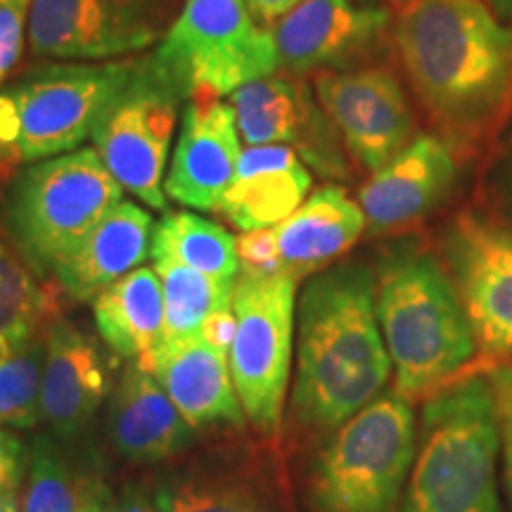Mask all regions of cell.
<instances>
[{
    "instance_id": "obj_1",
    "label": "cell",
    "mask_w": 512,
    "mask_h": 512,
    "mask_svg": "<svg viewBox=\"0 0 512 512\" xmlns=\"http://www.w3.org/2000/svg\"><path fill=\"white\" fill-rule=\"evenodd\" d=\"M394 43L415 95L446 138H489L512 110V29L484 0H408Z\"/></svg>"
},
{
    "instance_id": "obj_2",
    "label": "cell",
    "mask_w": 512,
    "mask_h": 512,
    "mask_svg": "<svg viewBox=\"0 0 512 512\" xmlns=\"http://www.w3.org/2000/svg\"><path fill=\"white\" fill-rule=\"evenodd\" d=\"M389 373L373 271L342 264L311 278L299 299L294 418L311 430L344 425L380 396Z\"/></svg>"
},
{
    "instance_id": "obj_3",
    "label": "cell",
    "mask_w": 512,
    "mask_h": 512,
    "mask_svg": "<svg viewBox=\"0 0 512 512\" xmlns=\"http://www.w3.org/2000/svg\"><path fill=\"white\" fill-rule=\"evenodd\" d=\"M375 311L394 366V392L408 401L430 399L475 356V332L451 273L418 242H399L382 256Z\"/></svg>"
},
{
    "instance_id": "obj_4",
    "label": "cell",
    "mask_w": 512,
    "mask_h": 512,
    "mask_svg": "<svg viewBox=\"0 0 512 512\" xmlns=\"http://www.w3.org/2000/svg\"><path fill=\"white\" fill-rule=\"evenodd\" d=\"M498 415L489 377L465 375L425 403L399 512H503L496 491Z\"/></svg>"
},
{
    "instance_id": "obj_5",
    "label": "cell",
    "mask_w": 512,
    "mask_h": 512,
    "mask_svg": "<svg viewBox=\"0 0 512 512\" xmlns=\"http://www.w3.org/2000/svg\"><path fill=\"white\" fill-rule=\"evenodd\" d=\"M136 67L53 62L24 69L0 91V190L22 166L79 150Z\"/></svg>"
},
{
    "instance_id": "obj_6",
    "label": "cell",
    "mask_w": 512,
    "mask_h": 512,
    "mask_svg": "<svg viewBox=\"0 0 512 512\" xmlns=\"http://www.w3.org/2000/svg\"><path fill=\"white\" fill-rule=\"evenodd\" d=\"M121 195L98 152L74 150L22 166L0 190V221L19 259L53 275Z\"/></svg>"
},
{
    "instance_id": "obj_7",
    "label": "cell",
    "mask_w": 512,
    "mask_h": 512,
    "mask_svg": "<svg viewBox=\"0 0 512 512\" xmlns=\"http://www.w3.org/2000/svg\"><path fill=\"white\" fill-rule=\"evenodd\" d=\"M415 446L411 401L380 394L318 453L309 477L311 512H394Z\"/></svg>"
},
{
    "instance_id": "obj_8",
    "label": "cell",
    "mask_w": 512,
    "mask_h": 512,
    "mask_svg": "<svg viewBox=\"0 0 512 512\" xmlns=\"http://www.w3.org/2000/svg\"><path fill=\"white\" fill-rule=\"evenodd\" d=\"M152 60L185 102L233 95L280 69L273 31L245 0H188Z\"/></svg>"
},
{
    "instance_id": "obj_9",
    "label": "cell",
    "mask_w": 512,
    "mask_h": 512,
    "mask_svg": "<svg viewBox=\"0 0 512 512\" xmlns=\"http://www.w3.org/2000/svg\"><path fill=\"white\" fill-rule=\"evenodd\" d=\"M297 283L292 273L240 271L233 285L235 337L228 366L245 418L273 432L290 382Z\"/></svg>"
},
{
    "instance_id": "obj_10",
    "label": "cell",
    "mask_w": 512,
    "mask_h": 512,
    "mask_svg": "<svg viewBox=\"0 0 512 512\" xmlns=\"http://www.w3.org/2000/svg\"><path fill=\"white\" fill-rule=\"evenodd\" d=\"M183 102L152 53L136 57L93 128V147L114 181L150 209H166L164 171Z\"/></svg>"
},
{
    "instance_id": "obj_11",
    "label": "cell",
    "mask_w": 512,
    "mask_h": 512,
    "mask_svg": "<svg viewBox=\"0 0 512 512\" xmlns=\"http://www.w3.org/2000/svg\"><path fill=\"white\" fill-rule=\"evenodd\" d=\"M164 38L159 0H34L27 46L41 60L105 62Z\"/></svg>"
},
{
    "instance_id": "obj_12",
    "label": "cell",
    "mask_w": 512,
    "mask_h": 512,
    "mask_svg": "<svg viewBox=\"0 0 512 512\" xmlns=\"http://www.w3.org/2000/svg\"><path fill=\"white\" fill-rule=\"evenodd\" d=\"M444 254L484 358L512 354V228L489 216H456Z\"/></svg>"
},
{
    "instance_id": "obj_13",
    "label": "cell",
    "mask_w": 512,
    "mask_h": 512,
    "mask_svg": "<svg viewBox=\"0 0 512 512\" xmlns=\"http://www.w3.org/2000/svg\"><path fill=\"white\" fill-rule=\"evenodd\" d=\"M316 98L358 164L380 171L413 140V114L389 69L318 72Z\"/></svg>"
},
{
    "instance_id": "obj_14",
    "label": "cell",
    "mask_w": 512,
    "mask_h": 512,
    "mask_svg": "<svg viewBox=\"0 0 512 512\" xmlns=\"http://www.w3.org/2000/svg\"><path fill=\"white\" fill-rule=\"evenodd\" d=\"M238 128L249 147L287 145L323 176H344L337 126L294 74H268L230 95Z\"/></svg>"
},
{
    "instance_id": "obj_15",
    "label": "cell",
    "mask_w": 512,
    "mask_h": 512,
    "mask_svg": "<svg viewBox=\"0 0 512 512\" xmlns=\"http://www.w3.org/2000/svg\"><path fill=\"white\" fill-rule=\"evenodd\" d=\"M389 29V12L354 0H306L280 22L273 38L280 69L302 76L339 72L363 62Z\"/></svg>"
},
{
    "instance_id": "obj_16",
    "label": "cell",
    "mask_w": 512,
    "mask_h": 512,
    "mask_svg": "<svg viewBox=\"0 0 512 512\" xmlns=\"http://www.w3.org/2000/svg\"><path fill=\"white\" fill-rule=\"evenodd\" d=\"M240 128L221 98L188 100L169 174L166 197L197 211H219L240 162Z\"/></svg>"
},
{
    "instance_id": "obj_17",
    "label": "cell",
    "mask_w": 512,
    "mask_h": 512,
    "mask_svg": "<svg viewBox=\"0 0 512 512\" xmlns=\"http://www.w3.org/2000/svg\"><path fill=\"white\" fill-rule=\"evenodd\" d=\"M458 162L448 140L420 136L363 185L358 204L373 235L408 226L437 209L453 190Z\"/></svg>"
},
{
    "instance_id": "obj_18",
    "label": "cell",
    "mask_w": 512,
    "mask_h": 512,
    "mask_svg": "<svg viewBox=\"0 0 512 512\" xmlns=\"http://www.w3.org/2000/svg\"><path fill=\"white\" fill-rule=\"evenodd\" d=\"M110 392V363L76 325L55 316L46 325L41 415L50 434L69 441L95 418Z\"/></svg>"
},
{
    "instance_id": "obj_19",
    "label": "cell",
    "mask_w": 512,
    "mask_h": 512,
    "mask_svg": "<svg viewBox=\"0 0 512 512\" xmlns=\"http://www.w3.org/2000/svg\"><path fill=\"white\" fill-rule=\"evenodd\" d=\"M311 185V171L292 147H247L240 155L219 214L242 233L275 228L302 207Z\"/></svg>"
},
{
    "instance_id": "obj_20",
    "label": "cell",
    "mask_w": 512,
    "mask_h": 512,
    "mask_svg": "<svg viewBox=\"0 0 512 512\" xmlns=\"http://www.w3.org/2000/svg\"><path fill=\"white\" fill-rule=\"evenodd\" d=\"M152 375L192 430L214 425L242 427L245 422L228 358L211 349L202 337L162 342Z\"/></svg>"
},
{
    "instance_id": "obj_21",
    "label": "cell",
    "mask_w": 512,
    "mask_h": 512,
    "mask_svg": "<svg viewBox=\"0 0 512 512\" xmlns=\"http://www.w3.org/2000/svg\"><path fill=\"white\" fill-rule=\"evenodd\" d=\"M150 233L152 216L138 204L121 200L57 266L53 278L74 302H91L140 268L150 254Z\"/></svg>"
},
{
    "instance_id": "obj_22",
    "label": "cell",
    "mask_w": 512,
    "mask_h": 512,
    "mask_svg": "<svg viewBox=\"0 0 512 512\" xmlns=\"http://www.w3.org/2000/svg\"><path fill=\"white\" fill-rule=\"evenodd\" d=\"M112 444L133 463H162L192 444V427L157 377L133 363L110 406Z\"/></svg>"
},
{
    "instance_id": "obj_23",
    "label": "cell",
    "mask_w": 512,
    "mask_h": 512,
    "mask_svg": "<svg viewBox=\"0 0 512 512\" xmlns=\"http://www.w3.org/2000/svg\"><path fill=\"white\" fill-rule=\"evenodd\" d=\"M280 264L294 278H304L328 266L366 230L361 204L351 200L339 185H325L311 192L290 219L275 226Z\"/></svg>"
},
{
    "instance_id": "obj_24",
    "label": "cell",
    "mask_w": 512,
    "mask_h": 512,
    "mask_svg": "<svg viewBox=\"0 0 512 512\" xmlns=\"http://www.w3.org/2000/svg\"><path fill=\"white\" fill-rule=\"evenodd\" d=\"M93 316L102 342L138 368L155 370L164 342V294L155 268L140 266L93 299Z\"/></svg>"
},
{
    "instance_id": "obj_25",
    "label": "cell",
    "mask_w": 512,
    "mask_h": 512,
    "mask_svg": "<svg viewBox=\"0 0 512 512\" xmlns=\"http://www.w3.org/2000/svg\"><path fill=\"white\" fill-rule=\"evenodd\" d=\"M152 259L166 256L178 264L195 268L219 283H235L240 275L235 238L219 223L197 214L176 211L166 214L152 230Z\"/></svg>"
},
{
    "instance_id": "obj_26",
    "label": "cell",
    "mask_w": 512,
    "mask_h": 512,
    "mask_svg": "<svg viewBox=\"0 0 512 512\" xmlns=\"http://www.w3.org/2000/svg\"><path fill=\"white\" fill-rule=\"evenodd\" d=\"M50 318L46 290L19 254L0 240V363L41 337Z\"/></svg>"
},
{
    "instance_id": "obj_27",
    "label": "cell",
    "mask_w": 512,
    "mask_h": 512,
    "mask_svg": "<svg viewBox=\"0 0 512 512\" xmlns=\"http://www.w3.org/2000/svg\"><path fill=\"white\" fill-rule=\"evenodd\" d=\"M164 294V342L200 337L209 313L233 299L235 283H219L174 259H155Z\"/></svg>"
},
{
    "instance_id": "obj_28",
    "label": "cell",
    "mask_w": 512,
    "mask_h": 512,
    "mask_svg": "<svg viewBox=\"0 0 512 512\" xmlns=\"http://www.w3.org/2000/svg\"><path fill=\"white\" fill-rule=\"evenodd\" d=\"M69 441L55 434H36L29 444L27 489L22 512H74L91 470L67 451Z\"/></svg>"
},
{
    "instance_id": "obj_29",
    "label": "cell",
    "mask_w": 512,
    "mask_h": 512,
    "mask_svg": "<svg viewBox=\"0 0 512 512\" xmlns=\"http://www.w3.org/2000/svg\"><path fill=\"white\" fill-rule=\"evenodd\" d=\"M159 512H273L259 484L242 475L171 477L152 496Z\"/></svg>"
},
{
    "instance_id": "obj_30",
    "label": "cell",
    "mask_w": 512,
    "mask_h": 512,
    "mask_svg": "<svg viewBox=\"0 0 512 512\" xmlns=\"http://www.w3.org/2000/svg\"><path fill=\"white\" fill-rule=\"evenodd\" d=\"M43 368H46V330L27 349L0 363V427L36 430L41 415Z\"/></svg>"
},
{
    "instance_id": "obj_31",
    "label": "cell",
    "mask_w": 512,
    "mask_h": 512,
    "mask_svg": "<svg viewBox=\"0 0 512 512\" xmlns=\"http://www.w3.org/2000/svg\"><path fill=\"white\" fill-rule=\"evenodd\" d=\"M489 382L494 389L496 415H498V439L503 448V479L508 501L512 508V366H496L489 370Z\"/></svg>"
},
{
    "instance_id": "obj_32",
    "label": "cell",
    "mask_w": 512,
    "mask_h": 512,
    "mask_svg": "<svg viewBox=\"0 0 512 512\" xmlns=\"http://www.w3.org/2000/svg\"><path fill=\"white\" fill-rule=\"evenodd\" d=\"M235 249H238L240 271L247 273H278L285 271L280 264L278 240H275L273 228L247 230L240 238H235Z\"/></svg>"
},
{
    "instance_id": "obj_33",
    "label": "cell",
    "mask_w": 512,
    "mask_h": 512,
    "mask_svg": "<svg viewBox=\"0 0 512 512\" xmlns=\"http://www.w3.org/2000/svg\"><path fill=\"white\" fill-rule=\"evenodd\" d=\"M29 448L5 427H0V498L19 491L22 477L27 475Z\"/></svg>"
},
{
    "instance_id": "obj_34",
    "label": "cell",
    "mask_w": 512,
    "mask_h": 512,
    "mask_svg": "<svg viewBox=\"0 0 512 512\" xmlns=\"http://www.w3.org/2000/svg\"><path fill=\"white\" fill-rule=\"evenodd\" d=\"M204 342L209 344L211 349L219 351L221 356L230 354V344H233L235 337V311H233V299L226 304H221L219 309L209 313V318L204 320L202 335Z\"/></svg>"
},
{
    "instance_id": "obj_35",
    "label": "cell",
    "mask_w": 512,
    "mask_h": 512,
    "mask_svg": "<svg viewBox=\"0 0 512 512\" xmlns=\"http://www.w3.org/2000/svg\"><path fill=\"white\" fill-rule=\"evenodd\" d=\"M74 512H119V501L112 496L110 486L105 484L100 472L91 470Z\"/></svg>"
},
{
    "instance_id": "obj_36",
    "label": "cell",
    "mask_w": 512,
    "mask_h": 512,
    "mask_svg": "<svg viewBox=\"0 0 512 512\" xmlns=\"http://www.w3.org/2000/svg\"><path fill=\"white\" fill-rule=\"evenodd\" d=\"M249 12H252L254 19H261V22L271 24L280 22L285 15H290L294 8L306 3V0H245Z\"/></svg>"
},
{
    "instance_id": "obj_37",
    "label": "cell",
    "mask_w": 512,
    "mask_h": 512,
    "mask_svg": "<svg viewBox=\"0 0 512 512\" xmlns=\"http://www.w3.org/2000/svg\"><path fill=\"white\" fill-rule=\"evenodd\" d=\"M119 512H159L155 501H150L143 491L128 489L124 496L119 498Z\"/></svg>"
},
{
    "instance_id": "obj_38",
    "label": "cell",
    "mask_w": 512,
    "mask_h": 512,
    "mask_svg": "<svg viewBox=\"0 0 512 512\" xmlns=\"http://www.w3.org/2000/svg\"><path fill=\"white\" fill-rule=\"evenodd\" d=\"M0 512H22V501H19V491L0 498Z\"/></svg>"
},
{
    "instance_id": "obj_39",
    "label": "cell",
    "mask_w": 512,
    "mask_h": 512,
    "mask_svg": "<svg viewBox=\"0 0 512 512\" xmlns=\"http://www.w3.org/2000/svg\"><path fill=\"white\" fill-rule=\"evenodd\" d=\"M491 8L496 10V15L505 19H512V0H489Z\"/></svg>"
}]
</instances>
